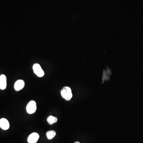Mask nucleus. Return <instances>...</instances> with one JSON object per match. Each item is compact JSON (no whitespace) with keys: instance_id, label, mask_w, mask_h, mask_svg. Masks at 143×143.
Listing matches in <instances>:
<instances>
[{"instance_id":"1","label":"nucleus","mask_w":143,"mask_h":143,"mask_svg":"<svg viewBox=\"0 0 143 143\" xmlns=\"http://www.w3.org/2000/svg\"><path fill=\"white\" fill-rule=\"evenodd\" d=\"M61 94L63 98L67 101H70L72 98V92L69 87H65L63 88L61 91Z\"/></svg>"},{"instance_id":"2","label":"nucleus","mask_w":143,"mask_h":143,"mask_svg":"<svg viewBox=\"0 0 143 143\" xmlns=\"http://www.w3.org/2000/svg\"><path fill=\"white\" fill-rule=\"evenodd\" d=\"M37 109L36 104L35 101H31L27 105L26 111L27 113L30 114H32L35 113Z\"/></svg>"},{"instance_id":"3","label":"nucleus","mask_w":143,"mask_h":143,"mask_svg":"<svg viewBox=\"0 0 143 143\" xmlns=\"http://www.w3.org/2000/svg\"><path fill=\"white\" fill-rule=\"evenodd\" d=\"M34 73L39 77H42L44 75L45 73L42 67L39 64H35L33 67Z\"/></svg>"},{"instance_id":"4","label":"nucleus","mask_w":143,"mask_h":143,"mask_svg":"<svg viewBox=\"0 0 143 143\" xmlns=\"http://www.w3.org/2000/svg\"><path fill=\"white\" fill-rule=\"evenodd\" d=\"M39 134L36 132H33L29 136L28 141L29 143H36L39 139Z\"/></svg>"},{"instance_id":"5","label":"nucleus","mask_w":143,"mask_h":143,"mask_svg":"<svg viewBox=\"0 0 143 143\" xmlns=\"http://www.w3.org/2000/svg\"><path fill=\"white\" fill-rule=\"evenodd\" d=\"M0 127L4 130H7L10 127L9 123L7 119L2 118L0 119Z\"/></svg>"},{"instance_id":"6","label":"nucleus","mask_w":143,"mask_h":143,"mask_svg":"<svg viewBox=\"0 0 143 143\" xmlns=\"http://www.w3.org/2000/svg\"><path fill=\"white\" fill-rule=\"evenodd\" d=\"M7 86V79L5 75L2 74L0 76V89L4 90Z\"/></svg>"},{"instance_id":"7","label":"nucleus","mask_w":143,"mask_h":143,"mask_svg":"<svg viewBox=\"0 0 143 143\" xmlns=\"http://www.w3.org/2000/svg\"><path fill=\"white\" fill-rule=\"evenodd\" d=\"M25 86V82L22 79H19L15 82L14 88L15 90L16 91H19L22 90L24 88Z\"/></svg>"},{"instance_id":"8","label":"nucleus","mask_w":143,"mask_h":143,"mask_svg":"<svg viewBox=\"0 0 143 143\" xmlns=\"http://www.w3.org/2000/svg\"><path fill=\"white\" fill-rule=\"evenodd\" d=\"M58 121L57 118L53 116L50 115L48 116L47 118V121L50 125H52L55 123H56Z\"/></svg>"},{"instance_id":"9","label":"nucleus","mask_w":143,"mask_h":143,"mask_svg":"<svg viewBox=\"0 0 143 143\" xmlns=\"http://www.w3.org/2000/svg\"><path fill=\"white\" fill-rule=\"evenodd\" d=\"M56 132L54 130H49L46 133V136L49 139H51L55 137Z\"/></svg>"},{"instance_id":"10","label":"nucleus","mask_w":143,"mask_h":143,"mask_svg":"<svg viewBox=\"0 0 143 143\" xmlns=\"http://www.w3.org/2000/svg\"><path fill=\"white\" fill-rule=\"evenodd\" d=\"M74 143H80V142H78V141H76Z\"/></svg>"}]
</instances>
